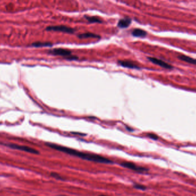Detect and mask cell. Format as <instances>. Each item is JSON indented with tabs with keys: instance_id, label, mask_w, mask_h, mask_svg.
Here are the masks:
<instances>
[{
	"instance_id": "cell-8",
	"label": "cell",
	"mask_w": 196,
	"mask_h": 196,
	"mask_svg": "<svg viewBox=\"0 0 196 196\" xmlns=\"http://www.w3.org/2000/svg\"><path fill=\"white\" fill-rule=\"evenodd\" d=\"M131 20L130 18H124L120 19L118 23V26L120 28H126L130 25Z\"/></svg>"
},
{
	"instance_id": "cell-14",
	"label": "cell",
	"mask_w": 196,
	"mask_h": 196,
	"mask_svg": "<svg viewBox=\"0 0 196 196\" xmlns=\"http://www.w3.org/2000/svg\"><path fill=\"white\" fill-rule=\"evenodd\" d=\"M134 187L135 188L139 190H144L146 189V187L145 185L139 184H135L134 185Z\"/></svg>"
},
{
	"instance_id": "cell-3",
	"label": "cell",
	"mask_w": 196,
	"mask_h": 196,
	"mask_svg": "<svg viewBox=\"0 0 196 196\" xmlns=\"http://www.w3.org/2000/svg\"><path fill=\"white\" fill-rule=\"evenodd\" d=\"M46 30L47 31H60L62 32H64L67 34H72L75 32V30L70 28V27H67L64 25H55V26H49L46 27Z\"/></svg>"
},
{
	"instance_id": "cell-4",
	"label": "cell",
	"mask_w": 196,
	"mask_h": 196,
	"mask_svg": "<svg viewBox=\"0 0 196 196\" xmlns=\"http://www.w3.org/2000/svg\"><path fill=\"white\" fill-rule=\"evenodd\" d=\"M120 165L123 166L124 167H125V168H127V169L134 170V171H137V172H139V173H142V172H145V171H146L148 170L146 168L139 166L137 165H135V164L132 163V162H125L122 163L120 164Z\"/></svg>"
},
{
	"instance_id": "cell-16",
	"label": "cell",
	"mask_w": 196,
	"mask_h": 196,
	"mask_svg": "<svg viewBox=\"0 0 196 196\" xmlns=\"http://www.w3.org/2000/svg\"><path fill=\"white\" fill-rule=\"evenodd\" d=\"M148 136H149L150 138L153 139H154V140H157L158 139V136L156 135H155V134H148Z\"/></svg>"
},
{
	"instance_id": "cell-13",
	"label": "cell",
	"mask_w": 196,
	"mask_h": 196,
	"mask_svg": "<svg viewBox=\"0 0 196 196\" xmlns=\"http://www.w3.org/2000/svg\"><path fill=\"white\" fill-rule=\"evenodd\" d=\"M32 46L35 47H48L52 46V43H50L36 42L33 43Z\"/></svg>"
},
{
	"instance_id": "cell-11",
	"label": "cell",
	"mask_w": 196,
	"mask_h": 196,
	"mask_svg": "<svg viewBox=\"0 0 196 196\" xmlns=\"http://www.w3.org/2000/svg\"><path fill=\"white\" fill-rule=\"evenodd\" d=\"M178 58L183 61L189 63H191L193 65H196V59H193L192 58H190L189 57H187L184 55H181L178 56Z\"/></svg>"
},
{
	"instance_id": "cell-7",
	"label": "cell",
	"mask_w": 196,
	"mask_h": 196,
	"mask_svg": "<svg viewBox=\"0 0 196 196\" xmlns=\"http://www.w3.org/2000/svg\"><path fill=\"white\" fill-rule=\"evenodd\" d=\"M118 63L119 65L124 67H127L130 69H139L138 66L136 65L132 62L128 61H119L118 62Z\"/></svg>"
},
{
	"instance_id": "cell-2",
	"label": "cell",
	"mask_w": 196,
	"mask_h": 196,
	"mask_svg": "<svg viewBox=\"0 0 196 196\" xmlns=\"http://www.w3.org/2000/svg\"><path fill=\"white\" fill-rule=\"evenodd\" d=\"M2 144L5 146L10 147L13 149L15 150H21L23 151H25L27 153H31V154H39V152L37 150L34 149L33 148H31L29 147L25 146H20L15 144H12V143H2Z\"/></svg>"
},
{
	"instance_id": "cell-1",
	"label": "cell",
	"mask_w": 196,
	"mask_h": 196,
	"mask_svg": "<svg viewBox=\"0 0 196 196\" xmlns=\"http://www.w3.org/2000/svg\"><path fill=\"white\" fill-rule=\"evenodd\" d=\"M46 146L50 147L52 148H54V150H58L59 151L69 154L71 155H73L75 157H77L86 161L94 162L97 163H105V164H110L112 163V162L111 160L99 155L85 153L81 152L77 150H73L68 147L62 146L58 145L54 143H46Z\"/></svg>"
},
{
	"instance_id": "cell-6",
	"label": "cell",
	"mask_w": 196,
	"mask_h": 196,
	"mask_svg": "<svg viewBox=\"0 0 196 196\" xmlns=\"http://www.w3.org/2000/svg\"><path fill=\"white\" fill-rule=\"evenodd\" d=\"M148 59L150 61V62H151L152 63H153L155 65H157L161 66L163 68H165L167 69H171L173 68V67L172 66L166 63L165 62H163L162 60L160 59H158L157 58H153V57H149Z\"/></svg>"
},
{
	"instance_id": "cell-19",
	"label": "cell",
	"mask_w": 196,
	"mask_h": 196,
	"mask_svg": "<svg viewBox=\"0 0 196 196\" xmlns=\"http://www.w3.org/2000/svg\"></svg>"
},
{
	"instance_id": "cell-10",
	"label": "cell",
	"mask_w": 196,
	"mask_h": 196,
	"mask_svg": "<svg viewBox=\"0 0 196 196\" xmlns=\"http://www.w3.org/2000/svg\"><path fill=\"white\" fill-rule=\"evenodd\" d=\"M78 38L80 39H86V38H100L99 35H96L95 34H92L91 32H87L85 34H81L77 36Z\"/></svg>"
},
{
	"instance_id": "cell-15",
	"label": "cell",
	"mask_w": 196,
	"mask_h": 196,
	"mask_svg": "<svg viewBox=\"0 0 196 196\" xmlns=\"http://www.w3.org/2000/svg\"><path fill=\"white\" fill-rule=\"evenodd\" d=\"M50 175H51L52 177H54V178L57 179V180H63V177L62 176H60L59 174H58V173H52Z\"/></svg>"
},
{
	"instance_id": "cell-18",
	"label": "cell",
	"mask_w": 196,
	"mask_h": 196,
	"mask_svg": "<svg viewBox=\"0 0 196 196\" xmlns=\"http://www.w3.org/2000/svg\"><path fill=\"white\" fill-rule=\"evenodd\" d=\"M105 196V195H100V196Z\"/></svg>"
},
{
	"instance_id": "cell-5",
	"label": "cell",
	"mask_w": 196,
	"mask_h": 196,
	"mask_svg": "<svg viewBox=\"0 0 196 196\" xmlns=\"http://www.w3.org/2000/svg\"><path fill=\"white\" fill-rule=\"evenodd\" d=\"M49 53L54 55H59L65 57V58L71 56L72 52L68 50H65L63 48H54L53 50H50Z\"/></svg>"
},
{
	"instance_id": "cell-17",
	"label": "cell",
	"mask_w": 196,
	"mask_h": 196,
	"mask_svg": "<svg viewBox=\"0 0 196 196\" xmlns=\"http://www.w3.org/2000/svg\"><path fill=\"white\" fill-rule=\"evenodd\" d=\"M67 59H69L70 61H73V60H76V59H78V58L76 57H74V56H72V55H71V56L67 57Z\"/></svg>"
},
{
	"instance_id": "cell-9",
	"label": "cell",
	"mask_w": 196,
	"mask_h": 196,
	"mask_svg": "<svg viewBox=\"0 0 196 196\" xmlns=\"http://www.w3.org/2000/svg\"><path fill=\"white\" fill-rule=\"evenodd\" d=\"M132 35L134 37L144 38L147 35V32L146 31L141 30V29L136 28L132 31Z\"/></svg>"
},
{
	"instance_id": "cell-12",
	"label": "cell",
	"mask_w": 196,
	"mask_h": 196,
	"mask_svg": "<svg viewBox=\"0 0 196 196\" xmlns=\"http://www.w3.org/2000/svg\"><path fill=\"white\" fill-rule=\"evenodd\" d=\"M85 18L86 20H87L89 23H102V20H100L99 18L95 17V16H85Z\"/></svg>"
}]
</instances>
